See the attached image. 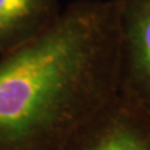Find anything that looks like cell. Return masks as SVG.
I'll return each mask as SVG.
<instances>
[{
    "instance_id": "cell-4",
    "label": "cell",
    "mask_w": 150,
    "mask_h": 150,
    "mask_svg": "<svg viewBox=\"0 0 150 150\" xmlns=\"http://www.w3.org/2000/svg\"><path fill=\"white\" fill-rule=\"evenodd\" d=\"M63 9L59 0H0V55L48 29Z\"/></svg>"
},
{
    "instance_id": "cell-3",
    "label": "cell",
    "mask_w": 150,
    "mask_h": 150,
    "mask_svg": "<svg viewBox=\"0 0 150 150\" xmlns=\"http://www.w3.org/2000/svg\"><path fill=\"white\" fill-rule=\"evenodd\" d=\"M121 50L119 94L150 111V0H116Z\"/></svg>"
},
{
    "instance_id": "cell-2",
    "label": "cell",
    "mask_w": 150,
    "mask_h": 150,
    "mask_svg": "<svg viewBox=\"0 0 150 150\" xmlns=\"http://www.w3.org/2000/svg\"><path fill=\"white\" fill-rule=\"evenodd\" d=\"M62 150H150V111L118 93Z\"/></svg>"
},
{
    "instance_id": "cell-1",
    "label": "cell",
    "mask_w": 150,
    "mask_h": 150,
    "mask_svg": "<svg viewBox=\"0 0 150 150\" xmlns=\"http://www.w3.org/2000/svg\"><path fill=\"white\" fill-rule=\"evenodd\" d=\"M116 0H78L0 55V150H62L119 93Z\"/></svg>"
}]
</instances>
